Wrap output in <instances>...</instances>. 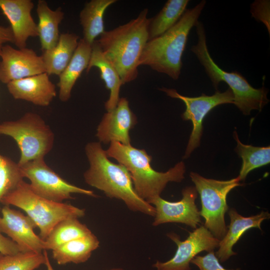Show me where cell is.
<instances>
[{"mask_svg": "<svg viewBox=\"0 0 270 270\" xmlns=\"http://www.w3.org/2000/svg\"><path fill=\"white\" fill-rule=\"evenodd\" d=\"M252 14L266 26L270 33V0H256L252 4Z\"/></svg>", "mask_w": 270, "mask_h": 270, "instance_id": "31", "label": "cell"}, {"mask_svg": "<svg viewBox=\"0 0 270 270\" xmlns=\"http://www.w3.org/2000/svg\"><path fill=\"white\" fill-rule=\"evenodd\" d=\"M116 0H92L86 3L80 14L83 39L92 45L104 32V16L106 10Z\"/></svg>", "mask_w": 270, "mask_h": 270, "instance_id": "24", "label": "cell"}, {"mask_svg": "<svg viewBox=\"0 0 270 270\" xmlns=\"http://www.w3.org/2000/svg\"><path fill=\"white\" fill-rule=\"evenodd\" d=\"M228 214L230 220L228 229L220 240L219 248L216 253V256L221 262L227 260L230 256L236 254L232 250L233 246L246 230L252 228L261 230L262 221L270 218V214L268 212H262L258 214L245 217L232 208L229 210Z\"/></svg>", "mask_w": 270, "mask_h": 270, "instance_id": "18", "label": "cell"}, {"mask_svg": "<svg viewBox=\"0 0 270 270\" xmlns=\"http://www.w3.org/2000/svg\"><path fill=\"white\" fill-rule=\"evenodd\" d=\"M182 198L170 202L158 196L150 204L155 208L152 226L170 223H181L196 228L201 223L200 212L196 204L198 192L194 186H187L182 190Z\"/></svg>", "mask_w": 270, "mask_h": 270, "instance_id": "13", "label": "cell"}, {"mask_svg": "<svg viewBox=\"0 0 270 270\" xmlns=\"http://www.w3.org/2000/svg\"><path fill=\"white\" fill-rule=\"evenodd\" d=\"M138 122L126 98H120L116 108L104 114L98 126L96 136L104 144L112 142L131 144L130 131Z\"/></svg>", "mask_w": 270, "mask_h": 270, "instance_id": "15", "label": "cell"}, {"mask_svg": "<svg viewBox=\"0 0 270 270\" xmlns=\"http://www.w3.org/2000/svg\"><path fill=\"white\" fill-rule=\"evenodd\" d=\"M106 152L108 158L115 159L126 168L136 192L149 204L160 196L168 182H180L184 178L186 166L184 162L177 163L166 172H158L151 166L152 156L144 150L137 148L132 144L112 142Z\"/></svg>", "mask_w": 270, "mask_h": 270, "instance_id": "4", "label": "cell"}, {"mask_svg": "<svg viewBox=\"0 0 270 270\" xmlns=\"http://www.w3.org/2000/svg\"><path fill=\"white\" fill-rule=\"evenodd\" d=\"M190 176L200 198V214L205 220L204 226L220 240L228 230L224 220L228 209L227 196L233 188L242 184L237 177L220 180L207 178L194 172H191Z\"/></svg>", "mask_w": 270, "mask_h": 270, "instance_id": "8", "label": "cell"}, {"mask_svg": "<svg viewBox=\"0 0 270 270\" xmlns=\"http://www.w3.org/2000/svg\"><path fill=\"white\" fill-rule=\"evenodd\" d=\"M188 0H168L159 12L150 18L148 40L158 37L173 27L186 10Z\"/></svg>", "mask_w": 270, "mask_h": 270, "instance_id": "25", "label": "cell"}, {"mask_svg": "<svg viewBox=\"0 0 270 270\" xmlns=\"http://www.w3.org/2000/svg\"><path fill=\"white\" fill-rule=\"evenodd\" d=\"M23 180L18 162L0 154V204L2 198Z\"/></svg>", "mask_w": 270, "mask_h": 270, "instance_id": "29", "label": "cell"}, {"mask_svg": "<svg viewBox=\"0 0 270 270\" xmlns=\"http://www.w3.org/2000/svg\"><path fill=\"white\" fill-rule=\"evenodd\" d=\"M234 137L237 142L236 152L242 160L240 174L237 176L240 182L244 180L252 170L270 164V147L243 144L240 140L236 131L234 132Z\"/></svg>", "mask_w": 270, "mask_h": 270, "instance_id": "27", "label": "cell"}, {"mask_svg": "<svg viewBox=\"0 0 270 270\" xmlns=\"http://www.w3.org/2000/svg\"><path fill=\"white\" fill-rule=\"evenodd\" d=\"M93 67L99 69L101 78L104 80L106 88L110 90V96L105 102L104 106L107 112L110 111L116 108L120 98V90L123 83L116 70L104 56L97 40L92 46L86 72H88Z\"/></svg>", "mask_w": 270, "mask_h": 270, "instance_id": "19", "label": "cell"}, {"mask_svg": "<svg viewBox=\"0 0 270 270\" xmlns=\"http://www.w3.org/2000/svg\"><path fill=\"white\" fill-rule=\"evenodd\" d=\"M100 246V242L92 233L65 243L52 250V257L58 264H79L86 262L92 252Z\"/></svg>", "mask_w": 270, "mask_h": 270, "instance_id": "23", "label": "cell"}, {"mask_svg": "<svg viewBox=\"0 0 270 270\" xmlns=\"http://www.w3.org/2000/svg\"><path fill=\"white\" fill-rule=\"evenodd\" d=\"M34 6L30 0H0V8L10 23L14 44L18 49L26 48L30 37L38 36V26L31 14Z\"/></svg>", "mask_w": 270, "mask_h": 270, "instance_id": "16", "label": "cell"}, {"mask_svg": "<svg viewBox=\"0 0 270 270\" xmlns=\"http://www.w3.org/2000/svg\"><path fill=\"white\" fill-rule=\"evenodd\" d=\"M20 252V250L18 245L0 232V253L3 255H11Z\"/></svg>", "mask_w": 270, "mask_h": 270, "instance_id": "32", "label": "cell"}, {"mask_svg": "<svg viewBox=\"0 0 270 270\" xmlns=\"http://www.w3.org/2000/svg\"><path fill=\"white\" fill-rule=\"evenodd\" d=\"M85 152L90 164L84 174L88 184L110 198L122 200L132 212L154 217V206L138 195L128 170L122 164L109 160L100 142L88 143Z\"/></svg>", "mask_w": 270, "mask_h": 270, "instance_id": "1", "label": "cell"}, {"mask_svg": "<svg viewBox=\"0 0 270 270\" xmlns=\"http://www.w3.org/2000/svg\"><path fill=\"white\" fill-rule=\"evenodd\" d=\"M202 0L193 8L186 10L177 23L161 36L146 42L139 66L150 67L158 72L178 80L181 72L182 58L189 33L196 26L206 4Z\"/></svg>", "mask_w": 270, "mask_h": 270, "instance_id": "3", "label": "cell"}, {"mask_svg": "<svg viewBox=\"0 0 270 270\" xmlns=\"http://www.w3.org/2000/svg\"><path fill=\"white\" fill-rule=\"evenodd\" d=\"M1 204L14 206L24 211L40 229L39 236L43 240L62 220L69 218H79L85 215L84 208L38 196L24 180L2 198Z\"/></svg>", "mask_w": 270, "mask_h": 270, "instance_id": "6", "label": "cell"}, {"mask_svg": "<svg viewBox=\"0 0 270 270\" xmlns=\"http://www.w3.org/2000/svg\"><path fill=\"white\" fill-rule=\"evenodd\" d=\"M190 262L196 265L200 270H233L224 268L219 262L214 251L208 252L204 256H196Z\"/></svg>", "mask_w": 270, "mask_h": 270, "instance_id": "30", "label": "cell"}, {"mask_svg": "<svg viewBox=\"0 0 270 270\" xmlns=\"http://www.w3.org/2000/svg\"><path fill=\"white\" fill-rule=\"evenodd\" d=\"M3 254H2L0 253V258L2 256Z\"/></svg>", "mask_w": 270, "mask_h": 270, "instance_id": "36", "label": "cell"}, {"mask_svg": "<svg viewBox=\"0 0 270 270\" xmlns=\"http://www.w3.org/2000/svg\"><path fill=\"white\" fill-rule=\"evenodd\" d=\"M0 57V82L4 84L46 72L41 56L32 49H15L6 44Z\"/></svg>", "mask_w": 270, "mask_h": 270, "instance_id": "14", "label": "cell"}, {"mask_svg": "<svg viewBox=\"0 0 270 270\" xmlns=\"http://www.w3.org/2000/svg\"><path fill=\"white\" fill-rule=\"evenodd\" d=\"M170 98L182 100L186 105V110L182 114L184 120H190L192 130L186 146L184 158H188L194 150L200 145L202 132V122L208 113L214 108L222 104H234V96L228 88L221 92L218 90L214 94L207 96L202 94L197 97H189L180 94L176 90L162 88L159 89Z\"/></svg>", "mask_w": 270, "mask_h": 270, "instance_id": "10", "label": "cell"}, {"mask_svg": "<svg viewBox=\"0 0 270 270\" xmlns=\"http://www.w3.org/2000/svg\"><path fill=\"white\" fill-rule=\"evenodd\" d=\"M42 253L20 252L11 255H2L0 258V270H35L44 264Z\"/></svg>", "mask_w": 270, "mask_h": 270, "instance_id": "28", "label": "cell"}, {"mask_svg": "<svg viewBox=\"0 0 270 270\" xmlns=\"http://www.w3.org/2000/svg\"><path fill=\"white\" fill-rule=\"evenodd\" d=\"M43 254H44V257H45V263H44V264L46 267L47 270H54V269L53 268H52V264H50V260H49V258L48 256V252L46 251V250H44L43 251Z\"/></svg>", "mask_w": 270, "mask_h": 270, "instance_id": "34", "label": "cell"}, {"mask_svg": "<svg viewBox=\"0 0 270 270\" xmlns=\"http://www.w3.org/2000/svg\"><path fill=\"white\" fill-rule=\"evenodd\" d=\"M0 212V232L10 238L20 252L40 254L46 250L45 241L34 232L37 226L28 216L6 205Z\"/></svg>", "mask_w": 270, "mask_h": 270, "instance_id": "12", "label": "cell"}, {"mask_svg": "<svg viewBox=\"0 0 270 270\" xmlns=\"http://www.w3.org/2000/svg\"><path fill=\"white\" fill-rule=\"evenodd\" d=\"M24 178L29 180L31 190L47 200L62 202L74 199L72 194H78L96 197L93 191L74 185L62 178L45 162L39 158L19 166Z\"/></svg>", "mask_w": 270, "mask_h": 270, "instance_id": "9", "label": "cell"}, {"mask_svg": "<svg viewBox=\"0 0 270 270\" xmlns=\"http://www.w3.org/2000/svg\"><path fill=\"white\" fill-rule=\"evenodd\" d=\"M78 39L75 34H62L54 47L42 52L40 56L48 76H59L64 71L78 46Z\"/></svg>", "mask_w": 270, "mask_h": 270, "instance_id": "21", "label": "cell"}, {"mask_svg": "<svg viewBox=\"0 0 270 270\" xmlns=\"http://www.w3.org/2000/svg\"><path fill=\"white\" fill-rule=\"evenodd\" d=\"M77 218H69L58 222L44 240L46 250H53L70 241L92 234Z\"/></svg>", "mask_w": 270, "mask_h": 270, "instance_id": "26", "label": "cell"}, {"mask_svg": "<svg viewBox=\"0 0 270 270\" xmlns=\"http://www.w3.org/2000/svg\"><path fill=\"white\" fill-rule=\"evenodd\" d=\"M6 85L14 99L40 106H48L56 95V86L46 72L13 80Z\"/></svg>", "mask_w": 270, "mask_h": 270, "instance_id": "17", "label": "cell"}, {"mask_svg": "<svg viewBox=\"0 0 270 270\" xmlns=\"http://www.w3.org/2000/svg\"><path fill=\"white\" fill-rule=\"evenodd\" d=\"M36 12L38 18V36L43 52L53 48L57 44L60 36L59 25L64 19V12L60 7L52 10L44 0L38 1Z\"/></svg>", "mask_w": 270, "mask_h": 270, "instance_id": "22", "label": "cell"}, {"mask_svg": "<svg viewBox=\"0 0 270 270\" xmlns=\"http://www.w3.org/2000/svg\"><path fill=\"white\" fill-rule=\"evenodd\" d=\"M167 236L177 245L174 256L165 262L156 261L152 266L156 270H190V264L196 255L204 250L210 252L218 247L220 240L204 226L197 228L190 232L184 241L180 236L170 232Z\"/></svg>", "mask_w": 270, "mask_h": 270, "instance_id": "11", "label": "cell"}, {"mask_svg": "<svg viewBox=\"0 0 270 270\" xmlns=\"http://www.w3.org/2000/svg\"><path fill=\"white\" fill-rule=\"evenodd\" d=\"M0 134L9 136L16 142L20 152L18 166L44 158L54 145L53 132L39 114L32 112L16 120L0 123Z\"/></svg>", "mask_w": 270, "mask_h": 270, "instance_id": "7", "label": "cell"}, {"mask_svg": "<svg viewBox=\"0 0 270 270\" xmlns=\"http://www.w3.org/2000/svg\"><path fill=\"white\" fill-rule=\"evenodd\" d=\"M6 42L14 43V36L10 27L0 26V54L1 49Z\"/></svg>", "mask_w": 270, "mask_h": 270, "instance_id": "33", "label": "cell"}, {"mask_svg": "<svg viewBox=\"0 0 270 270\" xmlns=\"http://www.w3.org/2000/svg\"><path fill=\"white\" fill-rule=\"evenodd\" d=\"M108 270H124L120 268H114L109 269Z\"/></svg>", "mask_w": 270, "mask_h": 270, "instance_id": "35", "label": "cell"}, {"mask_svg": "<svg viewBox=\"0 0 270 270\" xmlns=\"http://www.w3.org/2000/svg\"><path fill=\"white\" fill-rule=\"evenodd\" d=\"M195 26L198 40L191 51L204 68L213 86L217 90L220 82L227 84L234 96V104L244 114L250 115L252 110L260 111L269 102L268 90L264 86L254 88L237 71L227 72L220 68L209 53L204 25L198 20Z\"/></svg>", "mask_w": 270, "mask_h": 270, "instance_id": "5", "label": "cell"}, {"mask_svg": "<svg viewBox=\"0 0 270 270\" xmlns=\"http://www.w3.org/2000/svg\"><path fill=\"white\" fill-rule=\"evenodd\" d=\"M92 46L83 38L79 40L74 55L64 71L59 75L58 86L59 98L62 102L68 101L73 87L84 70H86L92 52Z\"/></svg>", "mask_w": 270, "mask_h": 270, "instance_id": "20", "label": "cell"}, {"mask_svg": "<svg viewBox=\"0 0 270 270\" xmlns=\"http://www.w3.org/2000/svg\"><path fill=\"white\" fill-rule=\"evenodd\" d=\"M148 9L127 23L105 32L97 40L106 58L118 71L123 84L138 76L139 62L148 40Z\"/></svg>", "mask_w": 270, "mask_h": 270, "instance_id": "2", "label": "cell"}]
</instances>
